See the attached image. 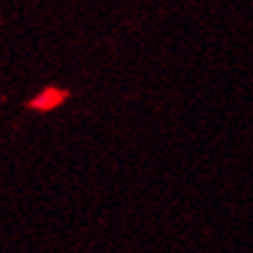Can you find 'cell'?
<instances>
[{"mask_svg": "<svg viewBox=\"0 0 253 253\" xmlns=\"http://www.w3.org/2000/svg\"><path fill=\"white\" fill-rule=\"evenodd\" d=\"M61 93L58 91H46L42 93V95H38V100H35V107H42V109H49V107H54V105H58L61 102Z\"/></svg>", "mask_w": 253, "mask_h": 253, "instance_id": "1", "label": "cell"}]
</instances>
